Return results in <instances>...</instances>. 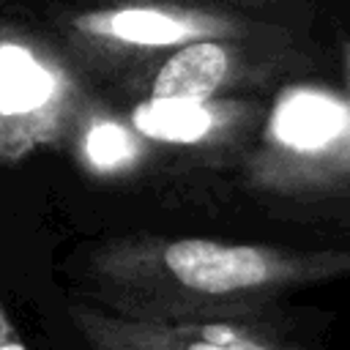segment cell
Masks as SVG:
<instances>
[{
	"label": "cell",
	"instance_id": "cell-6",
	"mask_svg": "<svg viewBox=\"0 0 350 350\" xmlns=\"http://www.w3.org/2000/svg\"><path fill=\"white\" fill-rule=\"evenodd\" d=\"M52 96V77L19 46H0V112H27Z\"/></svg>",
	"mask_w": 350,
	"mask_h": 350
},
{
	"label": "cell",
	"instance_id": "cell-8",
	"mask_svg": "<svg viewBox=\"0 0 350 350\" xmlns=\"http://www.w3.org/2000/svg\"><path fill=\"white\" fill-rule=\"evenodd\" d=\"M134 153L129 134L115 123H98L88 134V156L96 167H118Z\"/></svg>",
	"mask_w": 350,
	"mask_h": 350
},
{
	"label": "cell",
	"instance_id": "cell-3",
	"mask_svg": "<svg viewBox=\"0 0 350 350\" xmlns=\"http://www.w3.org/2000/svg\"><path fill=\"white\" fill-rule=\"evenodd\" d=\"M347 129V109L323 93L298 90L287 96L273 118V134L293 148H320Z\"/></svg>",
	"mask_w": 350,
	"mask_h": 350
},
{
	"label": "cell",
	"instance_id": "cell-9",
	"mask_svg": "<svg viewBox=\"0 0 350 350\" xmlns=\"http://www.w3.org/2000/svg\"><path fill=\"white\" fill-rule=\"evenodd\" d=\"M0 350H30L27 339L22 336L19 325L14 323L11 312L3 304V298H0Z\"/></svg>",
	"mask_w": 350,
	"mask_h": 350
},
{
	"label": "cell",
	"instance_id": "cell-2",
	"mask_svg": "<svg viewBox=\"0 0 350 350\" xmlns=\"http://www.w3.org/2000/svg\"><path fill=\"white\" fill-rule=\"evenodd\" d=\"M71 323L90 350H309L276 312L150 317L77 304Z\"/></svg>",
	"mask_w": 350,
	"mask_h": 350
},
{
	"label": "cell",
	"instance_id": "cell-5",
	"mask_svg": "<svg viewBox=\"0 0 350 350\" xmlns=\"http://www.w3.org/2000/svg\"><path fill=\"white\" fill-rule=\"evenodd\" d=\"M134 123L139 131L167 142H194L211 129V112L202 101L189 98H150L137 107Z\"/></svg>",
	"mask_w": 350,
	"mask_h": 350
},
{
	"label": "cell",
	"instance_id": "cell-1",
	"mask_svg": "<svg viewBox=\"0 0 350 350\" xmlns=\"http://www.w3.org/2000/svg\"><path fill=\"white\" fill-rule=\"evenodd\" d=\"M345 273L350 252H284L205 238L118 246L96 260L104 306L150 317L273 312L276 295Z\"/></svg>",
	"mask_w": 350,
	"mask_h": 350
},
{
	"label": "cell",
	"instance_id": "cell-7",
	"mask_svg": "<svg viewBox=\"0 0 350 350\" xmlns=\"http://www.w3.org/2000/svg\"><path fill=\"white\" fill-rule=\"evenodd\" d=\"M85 27H101L123 41H134V44H145V46H164L172 41H180L191 33V27L164 11H153V8H126V11H115L107 14L101 19H85Z\"/></svg>",
	"mask_w": 350,
	"mask_h": 350
},
{
	"label": "cell",
	"instance_id": "cell-4",
	"mask_svg": "<svg viewBox=\"0 0 350 350\" xmlns=\"http://www.w3.org/2000/svg\"><path fill=\"white\" fill-rule=\"evenodd\" d=\"M230 57L219 44H191L164 63L153 79V98H208L227 77Z\"/></svg>",
	"mask_w": 350,
	"mask_h": 350
}]
</instances>
